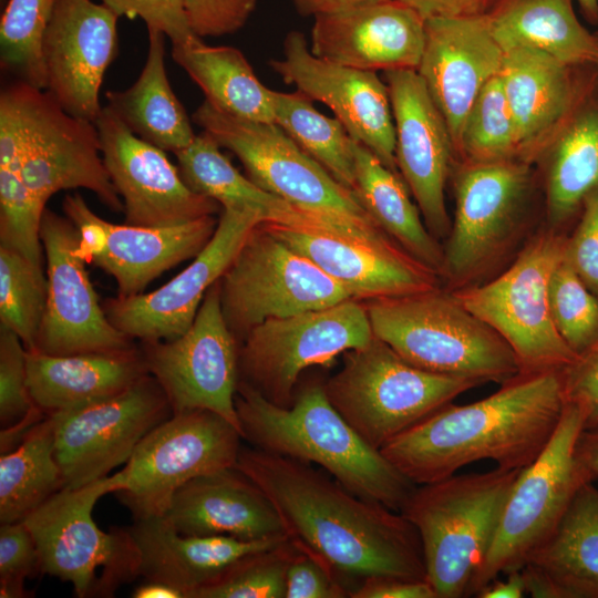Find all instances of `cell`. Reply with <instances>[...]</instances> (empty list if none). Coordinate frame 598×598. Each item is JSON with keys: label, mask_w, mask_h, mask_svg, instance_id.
Returning <instances> with one entry per match:
<instances>
[{"label": "cell", "mask_w": 598, "mask_h": 598, "mask_svg": "<svg viewBox=\"0 0 598 598\" xmlns=\"http://www.w3.org/2000/svg\"><path fill=\"white\" fill-rule=\"evenodd\" d=\"M236 468L274 505L287 538L328 565L351 594L370 577L426 579L420 536L400 513L311 464L241 447Z\"/></svg>", "instance_id": "6da1fadb"}, {"label": "cell", "mask_w": 598, "mask_h": 598, "mask_svg": "<svg viewBox=\"0 0 598 598\" xmlns=\"http://www.w3.org/2000/svg\"><path fill=\"white\" fill-rule=\"evenodd\" d=\"M564 406L561 370L518 374L482 400L441 408L380 452L416 485L484 460L522 470L546 447Z\"/></svg>", "instance_id": "7a4b0ae2"}, {"label": "cell", "mask_w": 598, "mask_h": 598, "mask_svg": "<svg viewBox=\"0 0 598 598\" xmlns=\"http://www.w3.org/2000/svg\"><path fill=\"white\" fill-rule=\"evenodd\" d=\"M236 410L241 435L254 447L315 463L355 495L401 512L417 486L370 446L330 403L323 382L296 389L279 406L239 380Z\"/></svg>", "instance_id": "3957f363"}, {"label": "cell", "mask_w": 598, "mask_h": 598, "mask_svg": "<svg viewBox=\"0 0 598 598\" xmlns=\"http://www.w3.org/2000/svg\"><path fill=\"white\" fill-rule=\"evenodd\" d=\"M0 168L17 173L43 204L58 192L84 188L111 210L124 209L95 123L66 113L45 90L20 80L0 94Z\"/></svg>", "instance_id": "277c9868"}, {"label": "cell", "mask_w": 598, "mask_h": 598, "mask_svg": "<svg viewBox=\"0 0 598 598\" xmlns=\"http://www.w3.org/2000/svg\"><path fill=\"white\" fill-rule=\"evenodd\" d=\"M193 121L230 151L258 186L312 215L324 229L378 247H399L355 193L307 155L277 124L231 116L204 101Z\"/></svg>", "instance_id": "5b68a950"}, {"label": "cell", "mask_w": 598, "mask_h": 598, "mask_svg": "<svg viewBox=\"0 0 598 598\" xmlns=\"http://www.w3.org/2000/svg\"><path fill=\"white\" fill-rule=\"evenodd\" d=\"M364 303L374 337L420 369L501 384L520 374L506 341L452 291L437 286Z\"/></svg>", "instance_id": "8992f818"}, {"label": "cell", "mask_w": 598, "mask_h": 598, "mask_svg": "<svg viewBox=\"0 0 598 598\" xmlns=\"http://www.w3.org/2000/svg\"><path fill=\"white\" fill-rule=\"evenodd\" d=\"M520 470L497 467L417 485L401 509L416 529L437 598L467 597Z\"/></svg>", "instance_id": "52a82bcc"}, {"label": "cell", "mask_w": 598, "mask_h": 598, "mask_svg": "<svg viewBox=\"0 0 598 598\" xmlns=\"http://www.w3.org/2000/svg\"><path fill=\"white\" fill-rule=\"evenodd\" d=\"M483 384L420 369L378 338L343 353L342 368L323 382L330 403L375 450L460 394Z\"/></svg>", "instance_id": "ba28073f"}, {"label": "cell", "mask_w": 598, "mask_h": 598, "mask_svg": "<svg viewBox=\"0 0 598 598\" xmlns=\"http://www.w3.org/2000/svg\"><path fill=\"white\" fill-rule=\"evenodd\" d=\"M124 483L118 471L78 488L63 487L23 519L41 571L69 581L79 598L112 597L140 576L138 549L128 527L104 532L92 516L96 502Z\"/></svg>", "instance_id": "9c48e42d"}, {"label": "cell", "mask_w": 598, "mask_h": 598, "mask_svg": "<svg viewBox=\"0 0 598 598\" xmlns=\"http://www.w3.org/2000/svg\"><path fill=\"white\" fill-rule=\"evenodd\" d=\"M584 429L579 408L565 402L550 441L534 462L519 471L467 597H476L499 575L520 570L553 535L580 485L592 481L576 454Z\"/></svg>", "instance_id": "30bf717a"}, {"label": "cell", "mask_w": 598, "mask_h": 598, "mask_svg": "<svg viewBox=\"0 0 598 598\" xmlns=\"http://www.w3.org/2000/svg\"><path fill=\"white\" fill-rule=\"evenodd\" d=\"M565 247L566 238L544 231L492 281L452 290L463 307L506 341L520 374L563 370L576 359L556 329L549 305L550 276Z\"/></svg>", "instance_id": "8fae6325"}, {"label": "cell", "mask_w": 598, "mask_h": 598, "mask_svg": "<svg viewBox=\"0 0 598 598\" xmlns=\"http://www.w3.org/2000/svg\"><path fill=\"white\" fill-rule=\"evenodd\" d=\"M374 338L363 301L337 305L268 319L252 328L239 346L240 381L271 403L289 406L305 370L331 364L347 351Z\"/></svg>", "instance_id": "7c38bea8"}, {"label": "cell", "mask_w": 598, "mask_h": 598, "mask_svg": "<svg viewBox=\"0 0 598 598\" xmlns=\"http://www.w3.org/2000/svg\"><path fill=\"white\" fill-rule=\"evenodd\" d=\"M219 292L225 320L240 342L268 319L327 308L351 298L264 223L245 238L219 280Z\"/></svg>", "instance_id": "4fadbf2b"}, {"label": "cell", "mask_w": 598, "mask_h": 598, "mask_svg": "<svg viewBox=\"0 0 598 598\" xmlns=\"http://www.w3.org/2000/svg\"><path fill=\"white\" fill-rule=\"evenodd\" d=\"M240 432L207 410L173 414L153 429L121 470L116 492L134 518L164 515L174 493L188 481L236 466Z\"/></svg>", "instance_id": "5bb4252c"}, {"label": "cell", "mask_w": 598, "mask_h": 598, "mask_svg": "<svg viewBox=\"0 0 598 598\" xmlns=\"http://www.w3.org/2000/svg\"><path fill=\"white\" fill-rule=\"evenodd\" d=\"M48 415L64 487L78 488L125 465L138 443L172 416L173 410L158 382L147 373L116 395Z\"/></svg>", "instance_id": "9a60e30c"}, {"label": "cell", "mask_w": 598, "mask_h": 598, "mask_svg": "<svg viewBox=\"0 0 598 598\" xmlns=\"http://www.w3.org/2000/svg\"><path fill=\"white\" fill-rule=\"evenodd\" d=\"M142 351L147 371L165 392L173 414L212 411L241 434L235 404L239 344L224 317L219 281L209 288L182 336L144 343Z\"/></svg>", "instance_id": "2e32d148"}, {"label": "cell", "mask_w": 598, "mask_h": 598, "mask_svg": "<svg viewBox=\"0 0 598 598\" xmlns=\"http://www.w3.org/2000/svg\"><path fill=\"white\" fill-rule=\"evenodd\" d=\"M528 182L527 166L512 158L472 162L458 173L441 271L451 286H468L513 245Z\"/></svg>", "instance_id": "e0dca14e"}, {"label": "cell", "mask_w": 598, "mask_h": 598, "mask_svg": "<svg viewBox=\"0 0 598 598\" xmlns=\"http://www.w3.org/2000/svg\"><path fill=\"white\" fill-rule=\"evenodd\" d=\"M41 240L47 259V301L32 351L69 355L134 348L132 339L111 323L99 302L86 261L76 254L75 225L45 208Z\"/></svg>", "instance_id": "ac0fdd59"}, {"label": "cell", "mask_w": 598, "mask_h": 598, "mask_svg": "<svg viewBox=\"0 0 598 598\" xmlns=\"http://www.w3.org/2000/svg\"><path fill=\"white\" fill-rule=\"evenodd\" d=\"M95 126L104 165L123 202L125 224L168 227L219 212L217 202L188 187L164 150L136 136L107 105Z\"/></svg>", "instance_id": "d6986e66"}, {"label": "cell", "mask_w": 598, "mask_h": 598, "mask_svg": "<svg viewBox=\"0 0 598 598\" xmlns=\"http://www.w3.org/2000/svg\"><path fill=\"white\" fill-rule=\"evenodd\" d=\"M260 223L264 220L255 213L223 208L210 240L185 269L154 291L105 300L109 320L143 343L182 336L209 288L220 280L249 231Z\"/></svg>", "instance_id": "ffe728a7"}, {"label": "cell", "mask_w": 598, "mask_h": 598, "mask_svg": "<svg viewBox=\"0 0 598 598\" xmlns=\"http://www.w3.org/2000/svg\"><path fill=\"white\" fill-rule=\"evenodd\" d=\"M270 66L287 84L326 104L349 135L398 173L395 126L388 86L374 71L316 56L299 31L283 41V56Z\"/></svg>", "instance_id": "44dd1931"}, {"label": "cell", "mask_w": 598, "mask_h": 598, "mask_svg": "<svg viewBox=\"0 0 598 598\" xmlns=\"http://www.w3.org/2000/svg\"><path fill=\"white\" fill-rule=\"evenodd\" d=\"M118 16L92 0H58L42 42L45 91L69 114L95 123L100 90L117 55Z\"/></svg>", "instance_id": "7402d4cb"}, {"label": "cell", "mask_w": 598, "mask_h": 598, "mask_svg": "<svg viewBox=\"0 0 598 598\" xmlns=\"http://www.w3.org/2000/svg\"><path fill=\"white\" fill-rule=\"evenodd\" d=\"M395 126L398 171L431 234L446 238L445 185L454 148L444 118L416 70L384 71Z\"/></svg>", "instance_id": "603a6c76"}, {"label": "cell", "mask_w": 598, "mask_h": 598, "mask_svg": "<svg viewBox=\"0 0 598 598\" xmlns=\"http://www.w3.org/2000/svg\"><path fill=\"white\" fill-rule=\"evenodd\" d=\"M504 52L488 16L425 19L417 68L457 150L464 120L486 83L499 73Z\"/></svg>", "instance_id": "cb8c5ba5"}, {"label": "cell", "mask_w": 598, "mask_h": 598, "mask_svg": "<svg viewBox=\"0 0 598 598\" xmlns=\"http://www.w3.org/2000/svg\"><path fill=\"white\" fill-rule=\"evenodd\" d=\"M425 43V20L400 0L315 18L311 52L344 66L374 71L417 70Z\"/></svg>", "instance_id": "d4e9b609"}, {"label": "cell", "mask_w": 598, "mask_h": 598, "mask_svg": "<svg viewBox=\"0 0 598 598\" xmlns=\"http://www.w3.org/2000/svg\"><path fill=\"white\" fill-rule=\"evenodd\" d=\"M264 224L289 247L315 262L352 299L365 302L439 286V275L400 247L372 246L324 228Z\"/></svg>", "instance_id": "484cf974"}, {"label": "cell", "mask_w": 598, "mask_h": 598, "mask_svg": "<svg viewBox=\"0 0 598 598\" xmlns=\"http://www.w3.org/2000/svg\"><path fill=\"white\" fill-rule=\"evenodd\" d=\"M163 516L186 536H229L247 542L287 537L269 498L236 466L182 485Z\"/></svg>", "instance_id": "4316f807"}, {"label": "cell", "mask_w": 598, "mask_h": 598, "mask_svg": "<svg viewBox=\"0 0 598 598\" xmlns=\"http://www.w3.org/2000/svg\"><path fill=\"white\" fill-rule=\"evenodd\" d=\"M134 519L128 530L138 549L140 576L173 586L184 598H193L245 556L287 539L247 542L229 536H186L163 515Z\"/></svg>", "instance_id": "83f0119b"}, {"label": "cell", "mask_w": 598, "mask_h": 598, "mask_svg": "<svg viewBox=\"0 0 598 598\" xmlns=\"http://www.w3.org/2000/svg\"><path fill=\"white\" fill-rule=\"evenodd\" d=\"M534 598H598V487L580 485L560 523L520 569Z\"/></svg>", "instance_id": "f1b7e54d"}, {"label": "cell", "mask_w": 598, "mask_h": 598, "mask_svg": "<svg viewBox=\"0 0 598 598\" xmlns=\"http://www.w3.org/2000/svg\"><path fill=\"white\" fill-rule=\"evenodd\" d=\"M217 223L206 216L175 226L142 227L103 219V238L90 261L114 278L117 297L140 295L164 271L196 257Z\"/></svg>", "instance_id": "f546056e"}, {"label": "cell", "mask_w": 598, "mask_h": 598, "mask_svg": "<svg viewBox=\"0 0 598 598\" xmlns=\"http://www.w3.org/2000/svg\"><path fill=\"white\" fill-rule=\"evenodd\" d=\"M143 351L52 355L27 350L31 399L45 414L116 395L147 374Z\"/></svg>", "instance_id": "4dcf8cb0"}, {"label": "cell", "mask_w": 598, "mask_h": 598, "mask_svg": "<svg viewBox=\"0 0 598 598\" xmlns=\"http://www.w3.org/2000/svg\"><path fill=\"white\" fill-rule=\"evenodd\" d=\"M570 66L530 48L504 52L498 73L520 150L539 143L571 112L577 92Z\"/></svg>", "instance_id": "1f68e13d"}, {"label": "cell", "mask_w": 598, "mask_h": 598, "mask_svg": "<svg viewBox=\"0 0 598 598\" xmlns=\"http://www.w3.org/2000/svg\"><path fill=\"white\" fill-rule=\"evenodd\" d=\"M487 16L503 52L530 48L570 68L598 63V33L580 22L573 0H501Z\"/></svg>", "instance_id": "d6a6232c"}, {"label": "cell", "mask_w": 598, "mask_h": 598, "mask_svg": "<svg viewBox=\"0 0 598 598\" xmlns=\"http://www.w3.org/2000/svg\"><path fill=\"white\" fill-rule=\"evenodd\" d=\"M147 35V56L138 79L126 90L106 91V105L136 136L175 154L190 145L196 134L167 78L166 35L153 29Z\"/></svg>", "instance_id": "836d02e7"}, {"label": "cell", "mask_w": 598, "mask_h": 598, "mask_svg": "<svg viewBox=\"0 0 598 598\" xmlns=\"http://www.w3.org/2000/svg\"><path fill=\"white\" fill-rule=\"evenodd\" d=\"M354 159L353 192L363 207L400 248L441 276L443 248L423 223L402 176L358 142Z\"/></svg>", "instance_id": "e575fe53"}, {"label": "cell", "mask_w": 598, "mask_h": 598, "mask_svg": "<svg viewBox=\"0 0 598 598\" xmlns=\"http://www.w3.org/2000/svg\"><path fill=\"white\" fill-rule=\"evenodd\" d=\"M172 58L214 107L238 118L275 123L272 90L258 80L238 49L207 45L194 37L172 44Z\"/></svg>", "instance_id": "d590c367"}, {"label": "cell", "mask_w": 598, "mask_h": 598, "mask_svg": "<svg viewBox=\"0 0 598 598\" xmlns=\"http://www.w3.org/2000/svg\"><path fill=\"white\" fill-rule=\"evenodd\" d=\"M177 167L190 189L217 202L221 208L251 212L264 223L300 227L310 214L267 192L243 175L221 153L208 134L196 135L186 148L175 153Z\"/></svg>", "instance_id": "8d00e7d4"}, {"label": "cell", "mask_w": 598, "mask_h": 598, "mask_svg": "<svg viewBox=\"0 0 598 598\" xmlns=\"http://www.w3.org/2000/svg\"><path fill=\"white\" fill-rule=\"evenodd\" d=\"M574 111L555 143L547 169L551 226L565 223L598 189V100H588Z\"/></svg>", "instance_id": "74e56055"}, {"label": "cell", "mask_w": 598, "mask_h": 598, "mask_svg": "<svg viewBox=\"0 0 598 598\" xmlns=\"http://www.w3.org/2000/svg\"><path fill=\"white\" fill-rule=\"evenodd\" d=\"M64 487L50 415L0 457V522L16 523Z\"/></svg>", "instance_id": "f35d334b"}, {"label": "cell", "mask_w": 598, "mask_h": 598, "mask_svg": "<svg viewBox=\"0 0 598 598\" xmlns=\"http://www.w3.org/2000/svg\"><path fill=\"white\" fill-rule=\"evenodd\" d=\"M271 95L275 124L340 184L353 190L355 141L343 125L320 113L312 100L299 91L272 90Z\"/></svg>", "instance_id": "ab89813d"}, {"label": "cell", "mask_w": 598, "mask_h": 598, "mask_svg": "<svg viewBox=\"0 0 598 598\" xmlns=\"http://www.w3.org/2000/svg\"><path fill=\"white\" fill-rule=\"evenodd\" d=\"M58 0H9L0 21L1 68L45 90L42 42Z\"/></svg>", "instance_id": "60d3db41"}, {"label": "cell", "mask_w": 598, "mask_h": 598, "mask_svg": "<svg viewBox=\"0 0 598 598\" xmlns=\"http://www.w3.org/2000/svg\"><path fill=\"white\" fill-rule=\"evenodd\" d=\"M457 148L472 162L509 159L520 151L515 121L498 74L486 83L471 106Z\"/></svg>", "instance_id": "b9f144b4"}, {"label": "cell", "mask_w": 598, "mask_h": 598, "mask_svg": "<svg viewBox=\"0 0 598 598\" xmlns=\"http://www.w3.org/2000/svg\"><path fill=\"white\" fill-rule=\"evenodd\" d=\"M45 301L44 271L0 246V324L16 332L29 351L35 349Z\"/></svg>", "instance_id": "7bdbcfd3"}, {"label": "cell", "mask_w": 598, "mask_h": 598, "mask_svg": "<svg viewBox=\"0 0 598 598\" xmlns=\"http://www.w3.org/2000/svg\"><path fill=\"white\" fill-rule=\"evenodd\" d=\"M298 548L287 538L245 556L193 598H285L286 573Z\"/></svg>", "instance_id": "ee69618b"}, {"label": "cell", "mask_w": 598, "mask_h": 598, "mask_svg": "<svg viewBox=\"0 0 598 598\" xmlns=\"http://www.w3.org/2000/svg\"><path fill=\"white\" fill-rule=\"evenodd\" d=\"M549 305L557 331L576 357L598 340V297L565 254L550 276Z\"/></svg>", "instance_id": "f6af8a7d"}, {"label": "cell", "mask_w": 598, "mask_h": 598, "mask_svg": "<svg viewBox=\"0 0 598 598\" xmlns=\"http://www.w3.org/2000/svg\"><path fill=\"white\" fill-rule=\"evenodd\" d=\"M44 210L45 204L33 195L17 173L0 168V246L19 252L41 271Z\"/></svg>", "instance_id": "bcb514c9"}, {"label": "cell", "mask_w": 598, "mask_h": 598, "mask_svg": "<svg viewBox=\"0 0 598 598\" xmlns=\"http://www.w3.org/2000/svg\"><path fill=\"white\" fill-rule=\"evenodd\" d=\"M27 379V348L16 332L0 324L1 431L43 412L33 403Z\"/></svg>", "instance_id": "7dc6e473"}, {"label": "cell", "mask_w": 598, "mask_h": 598, "mask_svg": "<svg viewBox=\"0 0 598 598\" xmlns=\"http://www.w3.org/2000/svg\"><path fill=\"white\" fill-rule=\"evenodd\" d=\"M41 570L34 538L23 520L0 527V597L30 596L24 580Z\"/></svg>", "instance_id": "c3c4849f"}, {"label": "cell", "mask_w": 598, "mask_h": 598, "mask_svg": "<svg viewBox=\"0 0 598 598\" xmlns=\"http://www.w3.org/2000/svg\"><path fill=\"white\" fill-rule=\"evenodd\" d=\"M188 25L199 38L231 34L241 29L257 0H182Z\"/></svg>", "instance_id": "681fc988"}, {"label": "cell", "mask_w": 598, "mask_h": 598, "mask_svg": "<svg viewBox=\"0 0 598 598\" xmlns=\"http://www.w3.org/2000/svg\"><path fill=\"white\" fill-rule=\"evenodd\" d=\"M118 17L140 18L147 30H158L172 44L197 37L190 30L182 0H101Z\"/></svg>", "instance_id": "f907efd6"}, {"label": "cell", "mask_w": 598, "mask_h": 598, "mask_svg": "<svg viewBox=\"0 0 598 598\" xmlns=\"http://www.w3.org/2000/svg\"><path fill=\"white\" fill-rule=\"evenodd\" d=\"M350 590L322 560L298 549L286 573L285 598H346Z\"/></svg>", "instance_id": "816d5d0a"}, {"label": "cell", "mask_w": 598, "mask_h": 598, "mask_svg": "<svg viewBox=\"0 0 598 598\" xmlns=\"http://www.w3.org/2000/svg\"><path fill=\"white\" fill-rule=\"evenodd\" d=\"M565 256L598 297V189L584 200L580 220L573 236L566 239Z\"/></svg>", "instance_id": "f5cc1de1"}, {"label": "cell", "mask_w": 598, "mask_h": 598, "mask_svg": "<svg viewBox=\"0 0 598 598\" xmlns=\"http://www.w3.org/2000/svg\"><path fill=\"white\" fill-rule=\"evenodd\" d=\"M565 402L579 408L585 429L598 425V340L561 370Z\"/></svg>", "instance_id": "db71d44e"}, {"label": "cell", "mask_w": 598, "mask_h": 598, "mask_svg": "<svg viewBox=\"0 0 598 598\" xmlns=\"http://www.w3.org/2000/svg\"><path fill=\"white\" fill-rule=\"evenodd\" d=\"M351 598H437L426 579L370 577L351 594Z\"/></svg>", "instance_id": "11a10c76"}, {"label": "cell", "mask_w": 598, "mask_h": 598, "mask_svg": "<svg viewBox=\"0 0 598 598\" xmlns=\"http://www.w3.org/2000/svg\"><path fill=\"white\" fill-rule=\"evenodd\" d=\"M423 19L488 14L501 0H400Z\"/></svg>", "instance_id": "9f6ffc18"}, {"label": "cell", "mask_w": 598, "mask_h": 598, "mask_svg": "<svg viewBox=\"0 0 598 598\" xmlns=\"http://www.w3.org/2000/svg\"><path fill=\"white\" fill-rule=\"evenodd\" d=\"M392 0H290L297 13L318 17Z\"/></svg>", "instance_id": "6f0895ef"}, {"label": "cell", "mask_w": 598, "mask_h": 598, "mask_svg": "<svg viewBox=\"0 0 598 598\" xmlns=\"http://www.w3.org/2000/svg\"><path fill=\"white\" fill-rule=\"evenodd\" d=\"M505 579L498 577L485 586L477 595L478 598H522L526 594L525 579L522 570L508 573Z\"/></svg>", "instance_id": "680465c9"}, {"label": "cell", "mask_w": 598, "mask_h": 598, "mask_svg": "<svg viewBox=\"0 0 598 598\" xmlns=\"http://www.w3.org/2000/svg\"><path fill=\"white\" fill-rule=\"evenodd\" d=\"M576 454L589 477L592 481L598 478V425L582 430Z\"/></svg>", "instance_id": "91938a15"}, {"label": "cell", "mask_w": 598, "mask_h": 598, "mask_svg": "<svg viewBox=\"0 0 598 598\" xmlns=\"http://www.w3.org/2000/svg\"><path fill=\"white\" fill-rule=\"evenodd\" d=\"M134 598H184L177 588L159 581L145 580L133 591Z\"/></svg>", "instance_id": "94428289"}, {"label": "cell", "mask_w": 598, "mask_h": 598, "mask_svg": "<svg viewBox=\"0 0 598 598\" xmlns=\"http://www.w3.org/2000/svg\"><path fill=\"white\" fill-rule=\"evenodd\" d=\"M584 18L598 25V0H576Z\"/></svg>", "instance_id": "6125c7cd"}, {"label": "cell", "mask_w": 598, "mask_h": 598, "mask_svg": "<svg viewBox=\"0 0 598 598\" xmlns=\"http://www.w3.org/2000/svg\"><path fill=\"white\" fill-rule=\"evenodd\" d=\"M597 33H598V32H597ZM596 66L598 68V63H597V65H596Z\"/></svg>", "instance_id": "be15d7a7"}]
</instances>
